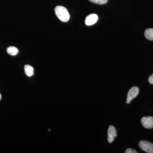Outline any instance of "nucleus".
<instances>
[{"label":"nucleus","instance_id":"1","mask_svg":"<svg viewBox=\"0 0 153 153\" xmlns=\"http://www.w3.org/2000/svg\"><path fill=\"white\" fill-rule=\"evenodd\" d=\"M55 13L58 19L63 22H66L70 19V15L68 10L65 7L57 6L55 9Z\"/></svg>","mask_w":153,"mask_h":153},{"label":"nucleus","instance_id":"2","mask_svg":"<svg viewBox=\"0 0 153 153\" xmlns=\"http://www.w3.org/2000/svg\"><path fill=\"white\" fill-rule=\"evenodd\" d=\"M141 149L148 153H153V144L146 140H142L139 143Z\"/></svg>","mask_w":153,"mask_h":153},{"label":"nucleus","instance_id":"3","mask_svg":"<svg viewBox=\"0 0 153 153\" xmlns=\"http://www.w3.org/2000/svg\"><path fill=\"white\" fill-rule=\"evenodd\" d=\"M139 88L137 86H134L130 89L127 97L126 103L127 104H129L133 99L137 97L139 93Z\"/></svg>","mask_w":153,"mask_h":153},{"label":"nucleus","instance_id":"4","mask_svg":"<svg viewBox=\"0 0 153 153\" xmlns=\"http://www.w3.org/2000/svg\"><path fill=\"white\" fill-rule=\"evenodd\" d=\"M117 136V131L114 126H110L108 130V141L110 143L113 142Z\"/></svg>","mask_w":153,"mask_h":153},{"label":"nucleus","instance_id":"5","mask_svg":"<svg viewBox=\"0 0 153 153\" xmlns=\"http://www.w3.org/2000/svg\"><path fill=\"white\" fill-rule=\"evenodd\" d=\"M142 124L145 128L150 129L153 128V117H145L142 118Z\"/></svg>","mask_w":153,"mask_h":153},{"label":"nucleus","instance_id":"6","mask_svg":"<svg viewBox=\"0 0 153 153\" xmlns=\"http://www.w3.org/2000/svg\"><path fill=\"white\" fill-rule=\"evenodd\" d=\"M98 17L95 14H91L88 15L85 19V23L87 26H91L95 24L98 21Z\"/></svg>","mask_w":153,"mask_h":153},{"label":"nucleus","instance_id":"7","mask_svg":"<svg viewBox=\"0 0 153 153\" xmlns=\"http://www.w3.org/2000/svg\"><path fill=\"white\" fill-rule=\"evenodd\" d=\"M25 74L28 76H33L34 74V69L32 66L29 65H25Z\"/></svg>","mask_w":153,"mask_h":153},{"label":"nucleus","instance_id":"8","mask_svg":"<svg viewBox=\"0 0 153 153\" xmlns=\"http://www.w3.org/2000/svg\"><path fill=\"white\" fill-rule=\"evenodd\" d=\"M145 36L148 40L153 41V29L149 28L145 31Z\"/></svg>","mask_w":153,"mask_h":153},{"label":"nucleus","instance_id":"9","mask_svg":"<svg viewBox=\"0 0 153 153\" xmlns=\"http://www.w3.org/2000/svg\"><path fill=\"white\" fill-rule=\"evenodd\" d=\"M19 51L18 48L15 47H9L7 49V52L9 55H12V56H15L17 55L19 53Z\"/></svg>","mask_w":153,"mask_h":153},{"label":"nucleus","instance_id":"10","mask_svg":"<svg viewBox=\"0 0 153 153\" xmlns=\"http://www.w3.org/2000/svg\"><path fill=\"white\" fill-rule=\"evenodd\" d=\"M91 2L97 4H106L108 2V0H88Z\"/></svg>","mask_w":153,"mask_h":153},{"label":"nucleus","instance_id":"11","mask_svg":"<svg viewBox=\"0 0 153 153\" xmlns=\"http://www.w3.org/2000/svg\"><path fill=\"white\" fill-rule=\"evenodd\" d=\"M126 153H137V152L134 149H131V148H128L126 150Z\"/></svg>","mask_w":153,"mask_h":153},{"label":"nucleus","instance_id":"12","mask_svg":"<svg viewBox=\"0 0 153 153\" xmlns=\"http://www.w3.org/2000/svg\"><path fill=\"white\" fill-rule=\"evenodd\" d=\"M149 82L151 84L153 85V74H152L149 77Z\"/></svg>","mask_w":153,"mask_h":153},{"label":"nucleus","instance_id":"13","mask_svg":"<svg viewBox=\"0 0 153 153\" xmlns=\"http://www.w3.org/2000/svg\"><path fill=\"white\" fill-rule=\"evenodd\" d=\"M1 94H0V100H1Z\"/></svg>","mask_w":153,"mask_h":153}]
</instances>
